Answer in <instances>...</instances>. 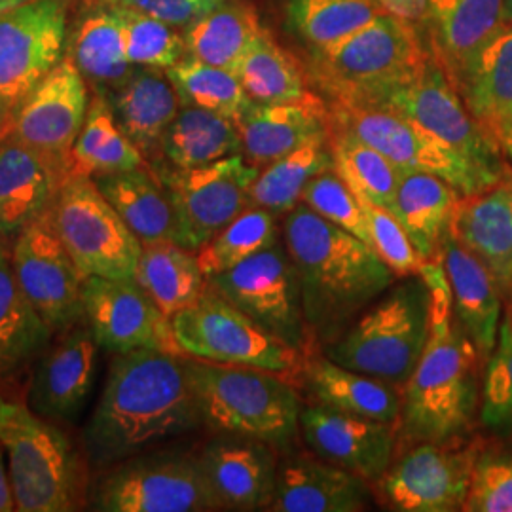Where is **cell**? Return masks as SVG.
<instances>
[{"label": "cell", "mask_w": 512, "mask_h": 512, "mask_svg": "<svg viewBox=\"0 0 512 512\" xmlns=\"http://www.w3.org/2000/svg\"><path fill=\"white\" fill-rule=\"evenodd\" d=\"M101 512L220 511L202 461L188 452H143L103 469L88 499Z\"/></svg>", "instance_id": "8"}, {"label": "cell", "mask_w": 512, "mask_h": 512, "mask_svg": "<svg viewBox=\"0 0 512 512\" xmlns=\"http://www.w3.org/2000/svg\"><path fill=\"white\" fill-rule=\"evenodd\" d=\"M461 511L512 512V450L480 452Z\"/></svg>", "instance_id": "50"}, {"label": "cell", "mask_w": 512, "mask_h": 512, "mask_svg": "<svg viewBox=\"0 0 512 512\" xmlns=\"http://www.w3.org/2000/svg\"><path fill=\"white\" fill-rule=\"evenodd\" d=\"M330 135L311 139L291 154L264 165L249 192V207H262L274 215H287L302 200L313 177L332 169Z\"/></svg>", "instance_id": "40"}, {"label": "cell", "mask_w": 512, "mask_h": 512, "mask_svg": "<svg viewBox=\"0 0 512 512\" xmlns=\"http://www.w3.org/2000/svg\"><path fill=\"white\" fill-rule=\"evenodd\" d=\"M14 114L16 107H12L10 103H6L4 99H0V145L2 141L10 135L12 126H14Z\"/></svg>", "instance_id": "54"}, {"label": "cell", "mask_w": 512, "mask_h": 512, "mask_svg": "<svg viewBox=\"0 0 512 512\" xmlns=\"http://www.w3.org/2000/svg\"><path fill=\"white\" fill-rule=\"evenodd\" d=\"M384 14L378 0H289L294 33L311 52L336 46Z\"/></svg>", "instance_id": "43"}, {"label": "cell", "mask_w": 512, "mask_h": 512, "mask_svg": "<svg viewBox=\"0 0 512 512\" xmlns=\"http://www.w3.org/2000/svg\"><path fill=\"white\" fill-rule=\"evenodd\" d=\"M300 202L306 203L311 211L372 247L363 205L348 184L334 171V167L311 179L306 190L302 192Z\"/></svg>", "instance_id": "48"}, {"label": "cell", "mask_w": 512, "mask_h": 512, "mask_svg": "<svg viewBox=\"0 0 512 512\" xmlns=\"http://www.w3.org/2000/svg\"><path fill=\"white\" fill-rule=\"evenodd\" d=\"M439 258L450 283L454 317L475 346L478 359L488 363L497 346L503 293L490 270L450 230L442 239Z\"/></svg>", "instance_id": "25"}, {"label": "cell", "mask_w": 512, "mask_h": 512, "mask_svg": "<svg viewBox=\"0 0 512 512\" xmlns=\"http://www.w3.org/2000/svg\"><path fill=\"white\" fill-rule=\"evenodd\" d=\"M97 342L88 325L61 332L35 363L29 408L54 423L74 421L88 404L97 376Z\"/></svg>", "instance_id": "21"}, {"label": "cell", "mask_w": 512, "mask_h": 512, "mask_svg": "<svg viewBox=\"0 0 512 512\" xmlns=\"http://www.w3.org/2000/svg\"><path fill=\"white\" fill-rule=\"evenodd\" d=\"M300 433L317 458L374 484L393 463L399 429L315 403L300 410Z\"/></svg>", "instance_id": "20"}, {"label": "cell", "mask_w": 512, "mask_h": 512, "mask_svg": "<svg viewBox=\"0 0 512 512\" xmlns=\"http://www.w3.org/2000/svg\"><path fill=\"white\" fill-rule=\"evenodd\" d=\"M241 154L264 167L306 145L330 135V107L315 93L289 103H251L236 120Z\"/></svg>", "instance_id": "24"}, {"label": "cell", "mask_w": 512, "mask_h": 512, "mask_svg": "<svg viewBox=\"0 0 512 512\" xmlns=\"http://www.w3.org/2000/svg\"><path fill=\"white\" fill-rule=\"evenodd\" d=\"M429 0H378V4L385 10V14L397 16V18L420 23L425 10H427Z\"/></svg>", "instance_id": "52"}, {"label": "cell", "mask_w": 512, "mask_h": 512, "mask_svg": "<svg viewBox=\"0 0 512 512\" xmlns=\"http://www.w3.org/2000/svg\"><path fill=\"white\" fill-rule=\"evenodd\" d=\"M90 101L88 82L63 55L16 107L12 135L46 158L63 177H69L74 143Z\"/></svg>", "instance_id": "17"}, {"label": "cell", "mask_w": 512, "mask_h": 512, "mask_svg": "<svg viewBox=\"0 0 512 512\" xmlns=\"http://www.w3.org/2000/svg\"><path fill=\"white\" fill-rule=\"evenodd\" d=\"M200 425L184 355L158 349L116 353L82 431V450L86 461L103 471Z\"/></svg>", "instance_id": "1"}, {"label": "cell", "mask_w": 512, "mask_h": 512, "mask_svg": "<svg viewBox=\"0 0 512 512\" xmlns=\"http://www.w3.org/2000/svg\"><path fill=\"white\" fill-rule=\"evenodd\" d=\"M450 234L494 275L505 296L512 283V181L461 198Z\"/></svg>", "instance_id": "28"}, {"label": "cell", "mask_w": 512, "mask_h": 512, "mask_svg": "<svg viewBox=\"0 0 512 512\" xmlns=\"http://www.w3.org/2000/svg\"><path fill=\"white\" fill-rule=\"evenodd\" d=\"M505 14H507V21L512 25V0H505Z\"/></svg>", "instance_id": "58"}, {"label": "cell", "mask_w": 512, "mask_h": 512, "mask_svg": "<svg viewBox=\"0 0 512 512\" xmlns=\"http://www.w3.org/2000/svg\"><path fill=\"white\" fill-rule=\"evenodd\" d=\"M207 285L291 348L302 355L310 353L313 340L285 243L275 241L238 266L209 277Z\"/></svg>", "instance_id": "13"}, {"label": "cell", "mask_w": 512, "mask_h": 512, "mask_svg": "<svg viewBox=\"0 0 512 512\" xmlns=\"http://www.w3.org/2000/svg\"><path fill=\"white\" fill-rule=\"evenodd\" d=\"M0 444L18 512H71L88 505L86 463L65 431L29 404L0 399Z\"/></svg>", "instance_id": "6"}, {"label": "cell", "mask_w": 512, "mask_h": 512, "mask_svg": "<svg viewBox=\"0 0 512 512\" xmlns=\"http://www.w3.org/2000/svg\"><path fill=\"white\" fill-rule=\"evenodd\" d=\"M19 287L55 334L84 323V275L52 228L48 211L14 238Z\"/></svg>", "instance_id": "18"}, {"label": "cell", "mask_w": 512, "mask_h": 512, "mask_svg": "<svg viewBox=\"0 0 512 512\" xmlns=\"http://www.w3.org/2000/svg\"><path fill=\"white\" fill-rule=\"evenodd\" d=\"M433 296L421 275H410L338 340L325 346L336 365L404 387L429 342Z\"/></svg>", "instance_id": "7"}, {"label": "cell", "mask_w": 512, "mask_h": 512, "mask_svg": "<svg viewBox=\"0 0 512 512\" xmlns=\"http://www.w3.org/2000/svg\"><path fill=\"white\" fill-rule=\"evenodd\" d=\"M416 442L374 482L391 511L454 512L471 490L480 446Z\"/></svg>", "instance_id": "15"}, {"label": "cell", "mask_w": 512, "mask_h": 512, "mask_svg": "<svg viewBox=\"0 0 512 512\" xmlns=\"http://www.w3.org/2000/svg\"><path fill=\"white\" fill-rule=\"evenodd\" d=\"M107 99L118 126L129 141L145 158L160 156L165 131L183 107L165 71L137 67Z\"/></svg>", "instance_id": "30"}, {"label": "cell", "mask_w": 512, "mask_h": 512, "mask_svg": "<svg viewBox=\"0 0 512 512\" xmlns=\"http://www.w3.org/2000/svg\"><path fill=\"white\" fill-rule=\"evenodd\" d=\"M480 421L501 437H512V325L503 319L480 389Z\"/></svg>", "instance_id": "47"}, {"label": "cell", "mask_w": 512, "mask_h": 512, "mask_svg": "<svg viewBox=\"0 0 512 512\" xmlns=\"http://www.w3.org/2000/svg\"><path fill=\"white\" fill-rule=\"evenodd\" d=\"M234 73L255 103H289L311 93L304 67L266 29L241 57Z\"/></svg>", "instance_id": "41"}, {"label": "cell", "mask_w": 512, "mask_h": 512, "mask_svg": "<svg viewBox=\"0 0 512 512\" xmlns=\"http://www.w3.org/2000/svg\"><path fill=\"white\" fill-rule=\"evenodd\" d=\"M372 109L391 110L412 120L475 165L492 183L511 179L503 160V148L476 122L433 57L425 61L420 73L408 84L387 95Z\"/></svg>", "instance_id": "12"}, {"label": "cell", "mask_w": 512, "mask_h": 512, "mask_svg": "<svg viewBox=\"0 0 512 512\" xmlns=\"http://www.w3.org/2000/svg\"><path fill=\"white\" fill-rule=\"evenodd\" d=\"M101 194L143 245L173 241V211L150 167L93 177Z\"/></svg>", "instance_id": "35"}, {"label": "cell", "mask_w": 512, "mask_h": 512, "mask_svg": "<svg viewBox=\"0 0 512 512\" xmlns=\"http://www.w3.org/2000/svg\"><path fill=\"white\" fill-rule=\"evenodd\" d=\"M365 478L325 459H287L277 469L272 512H359L368 509Z\"/></svg>", "instance_id": "26"}, {"label": "cell", "mask_w": 512, "mask_h": 512, "mask_svg": "<svg viewBox=\"0 0 512 512\" xmlns=\"http://www.w3.org/2000/svg\"><path fill=\"white\" fill-rule=\"evenodd\" d=\"M175 342L184 357L220 365L251 366L293 378L302 353L279 340L209 285L188 308L171 317Z\"/></svg>", "instance_id": "9"}, {"label": "cell", "mask_w": 512, "mask_h": 512, "mask_svg": "<svg viewBox=\"0 0 512 512\" xmlns=\"http://www.w3.org/2000/svg\"><path fill=\"white\" fill-rule=\"evenodd\" d=\"M302 374L317 403L370 420L399 423L403 395L395 385L336 365L327 355L308 359Z\"/></svg>", "instance_id": "34"}, {"label": "cell", "mask_w": 512, "mask_h": 512, "mask_svg": "<svg viewBox=\"0 0 512 512\" xmlns=\"http://www.w3.org/2000/svg\"><path fill=\"white\" fill-rule=\"evenodd\" d=\"M264 31L255 8L245 0H226L183 29L186 55L234 71Z\"/></svg>", "instance_id": "36"}, {"label": "cell", "mask_w": 512, "mask_h": 512, "mask_svg": "<svg viewBox=\"0 0 512 512\" xmlns=\"http://www.w3.org/2000/svg\"><path fill=\"white\" fill-rule=\"evenodd\" d=\"M454 90L501 147L512 128L511 23L478 54Z\"/></svg>", "instance_id": "32"}, {"label": "cell", "mask_w": 512, "mask_h": 512, "mask_svg": "<svg viewBox=\"0 0 512 512\" xmlns=\"http://www.w3.org/2000/svg\"><path fill=\"white\" fill-rule=\"evenodd\" d=\"M283 243L300 283L302 310L313 342L336 340L353 317L393 287L380 255L306 203L283 220Z\"/></svg>", "instance_id": "2"}, {"label": "cell", "mask_w": 512, "mask_h": 512, "mask_svg": "<svg viewBox=\"0 0 512 512\" xmlns=\"http://www.w3.org/2000/svg\"><path fill=\"white\" fill-rule=\"evenodd\" d=\"M150 167L145 154L129 141L128 135L118 126L109 99L93 93L84 126L80 129L73 154L71 175L99 177Z\"/></svg>", "instance_id": "39"}, {"label": "cell", "mask_w": 512, "mask_h": 512, "mask_svg": "<svg viewBox=\"0 0 512 512\" xmlns=\"http://www.w3.org/2000/svg\"><path fill=\"white\" fill-rule=\"evenodd\" d=\"M203 425L219 435L289 448L300 431V401L291 378L251 366L184 357Z\"/></svg>", "instance_id": "5"}, {"label": "cell", "mask_w": 512, "mask_h": 512, "mask_svg": "<svg viewBox=\"0 0 512 512\" xmlns=\"http://www.w3.org/2000/svg\"><path fill=\"white\" fill-rule=\"evenodd\" d=\"M272 211L247 207L196 255L205 277L226 272L239 262L268 249L277 241V224Z\"/></svg>", "instance_id": "45"}, {"label": "cell", "mask_w": 512, "mask_h": 512, "mask_svg": "<svg viewBox=\"0 0 512 512\" xmlns=\"http://www.w3.org/2000/svg\"><path fill=\"white\" fill-rule=\"evenodd\" d=\"M272 448L236 435H220L203 446L198 458L222 509L268 511L279 469Z\"/></svg>", "instance_id": "23"}, {"label": "cell", "mask_w": 512, "mask_h": 512, "mask_svg": "<svg viewBox=\"0 0 512 512\" xmlns=\"http://www.w3.org/2000/svg\"><path fill=\"white\" fill-rule=\"evenodd\" d=\"M63 177L10 131L0 145V239H14L54 203Z\"/></svg>", "instance_id": "27"}, {"label": "cell", "mask_w": 512, "mask_h": 512, "mask_svg": "<svg viewBox=\"0 0 512 512\" xmlns=\"http://www.w3.org/2000/svg\"><path fill=\"white\" fill-rule=\"evenodd\" d=\"M461 198L452 184L435 175L401 169L391 213L401 222L423 262L439 260L442 239L450 230Z\"/></svg>", "instance_id": "31"}, {"label": "cell", "mask_w": 512, "mask_h": 512, "mask_svg": "<svg viewBox=\"0 0 512 512\" xmlns=\"http://www.w3.org/2000/svg\"><path fill=\"white\" fill-rule=\"evenodd\" d=\"M16 511V499L12 492L10 476H8V465H6V454L0 444V512Z\"/></svg>", "instance_id": "53"}, {"label": "cell", "mask_w": 512, "mask_h": 512, "mask_svg": "<svg viewBox=\"0 0 512 512\" xmlns=\"http://www.w3.org/2000/svg\"><path fill=\"white\" fill-rule=\"evenodd\" d=\"M241 154V135L232 118L183 105L165 131L160 156L167 165L192 169Z\"/></svg>", "instance_id": "37"}, {"label": "cell", "mask_w": 512, "mask_h": 512, "mask_svg": "<svg viewBox=\"0 0 512 512\" xmlns=\"http://www.w3.org/2000/svg\"><path fill=\"white\" fill-rule=\"evenodd\" d=\"M110 6H122L152 18L162 19L165 23L183 31L192 21L202 18L226 0H90Z\"/></svg>", "instance_id": "51"}, {"label": "cell", "mask_w": 512, "mask_h": 512, "mask_svg": "<svg viewBox=\"0 0 512 512\" xmlns=\"http://www.w3.org/2000/svg\"><path fill=\"white\" fill-rule=\"evenodd\" d=\"M165 74L173 82L183 105L213 110L234 122L253 103L234 71L207 65L190 55H184Z\"/></svg>", "instance_id": "44"}, {"label": "cell", "mask_w": 512, "mask_h": 512, "mask_svg": "<svg viewBox=\"0 0 512 512\" xmlns=\"http://www.w3.org/2000/svg\"><path fill=\"white\" fill-rule=\"evenodd\" d=\"M69 0H25L0 14V99L18 107L63 59Z\"/></svg>", "instance_id": "16"}, {"label": "cell", "mask_w": 512, "mask_h": 512, "mask_svg": "<svg viewBox=\"0 0 512 512\" xmlns=\"http://www.w3.org/2000/svg\"><path fill=\"white\" fill-rule=\"evenodd\" d=\"M507 25L505 0H429L418 23L429 54L454 88Z\"/></svg>", "instance_id": "22"}, {"label": "cell", "mask_w": 512, "mask_h": 512, "mask_svg": "<svg viewBox=\"0 0 512 512\" xmlns=\"http://www.w3.org/2000/svg\"><path fill=\"white\" fill-rule=\"evenodd\" d=\"M429 57L418 23L384 14L336 46L311 52L308 71L330 105L378 107Z\"/></svg>", "instance_id": "4"}, {"label": "cell", "mask_w": 512, "mask_h": 512, "mask_svg": "<svg viewBox=\"0 0 512 512\" xmlns=\"http://www.w3.org/2000/svg\"><path fill=\"white\" fill-rule=\"evenodd\" d=\"M330 150L334 171L363 202L393 209L401 169L382 152L366 145L348 129L330 120Z\"/></svg>", "instance_id": "42"}, {"label": "cell", "mask_w": 512, "mask_h": 512, "mask_svg": "<svg viewBox=\"0 0 512 512\" xmlns=\"http://www.w3.org/2000/svg\"><path fill=\"white\" fill-rule=\"evenodd\" d=\"M505 296H507V311H505V319H509L512 325V283L511 287L507 289V293H505Z\"/></svg>", "instance_id": "57"}, {"label": "cell", "mask_w": 512, "mask_h": 512, "mask_svg": "<svg viewBox=\"0 0 512 512\" xmlns=\"http://www.w3.org/2000/svg\"><path fill=\"white\" fill-rule=\"evenodd\" d=\"M54 336V329L21 291L12 251L0 239V382L37 363Z\"/></svg>", "instance_id": "33"}, {"label": "cell", "mask_w": 512, "mask_h": 512, "mask_svg": "<svg viewBox=\"0 0 512 512\" xmlns=\"http://www.w3.org/2000/svg\"><path fill=\"white\" fill-rule=\"evenodd\" d=\"M501 148H503V152L509 156V160L512 162V128L509 129V133L503 137Z\"/></svg>", "instance_id": "55"}, {"label": "cell", "mask_w": 512, "mask_h": 512, "mask_svg": "<svg viewBox=\"0 0 512 512\" xmlns=\"http://www.w3.org/2000/svg\"><path fill=\"white\" fill-rule=\"evenodd\" d=\"M133 279L169 319L194 304L207 289L198 255L173 241L143 245Z\"/></svg>", "instance_id": "38"}, {"label": "cell", "mask_w": 512, "mask_h": 512, "mask_svg": "<svg viewBox=\"0 0 512 512\" xmlns=\"http://www.w3.org/2000/svg\"><path fill=\"white\" fill-rule=\"evenodd\" d=\"M366 224L370 230V239H372V249L380 255L389 270L397 277H410V275L420 274L421 260L414 243L404 232L401 222L397 217L387 211L384 207L372 205V203L363 202Z\"/></svg>", "instance_id": "49"}, {"label": "cell", "mask_w": 512, "mask_h": 512, "mask_svg": "<svg viewBox=\"0 0 512 512\" xmlns=\"http://www.w3.org/2000/svg\"><path fill=\"white\" fill-rule=\"evenodd\" d=\"M124 23L126 54L135 67L167 71L186 55L183 33L162 19L116 6Z\"/></svg>", "instance_id": "46"}, {"label": "cell", "mask_w": 512, "mask_h": 512, "mask_svg": "<svg viewBox=\"0 0 512 512\" xmlns=\"http://www.w3.org/2000/svg\"><path fill=\"white\" fill-rule=\"evenodd\" d=\"M21 2H25V0H0V14L10 10V8H14V6H18Z\"/></svg>", "instance_id": "56"}, {"label": "cell", "mask_w": 512, "mask_h": 512, "mask_svg": "<svg viewBox=\"0 0 512 512\" xmlns=\"http://www.w3.org/2000/svg\"><path fill=\"white\" fill-rule=\"evenodd\" d=\"M258 173L260 167L243 154L192 169L158 167L156 175L173 211V243L198 253L249 207Z\"/></svg>", "instance_id": "11"}, {"label": "cell", "mask_w": 512, "mask_h": 512, "mask_svg": "<svg viewBox=\"0 0 512 512\" xmlns=\"http://www.w3.org/2000/svg\"><path fill=\"white\" fill-rule=\"evenodd\" d=\"M67 57L84 76L93 93L109 95L133 71L126 54L124 23L116 6L90 2L80 12L67 37Z\"/></svg>", "instance_id": "29"}, {"label": "cell", "mask_w": 512, "mask_h": 512, "mask_svg": "<svg viewBox=\"0 0 512 512\" xmlns=\"http://www.w3.org/2000/svg\"><path fill=\"white\" fill-rule=\"evenodd\" d=\"M84 323L97 346L110 353L158 349L183 355L175 342L171 319L139 283L129 279L86 277L82 285Z\"/></svg>", "instance_id": "19"}, {"label": "cell", "mask_w": 512, "mask_h": 512, "mask_svg": "<svg viewBox=\"0 0 512 512\" xmlns=\"http://www.w3.org/2000/svg\"><path fill=\"white\" fill-rule=\"evenodd\" d=\"M48 217L84 277H135L143 243L101 194L92 177L69 175L61 183Z\"/></svg>", "instance_id": "10"}, {"label": "cell", "mask_w": 512, "mask_h": 512, "mask_svg": "<svg viewBox=\"0 0 512 512\" xmlns=\"http://www.w3.org/2000/svg\"><path fill=\"white\" fill-rule=\"evenodd\" d=\"M433 296L431 334L420 363L404 384L397 429L408 442H452L471 431L480 408L475 346L459 327L442 262H423Z\"/></svg>", "instance_id": "3"}, {"label": "cell", "mask_w": 512, "mask_h": 512, "mask_svg": "<svg viewBox=\"0 0 512 512\" xmlns=\"http://www.w3.org/2000/svg\"><path fill=\"white\" fill-rule=\"evenodd\" d=\"M330 120L348 129L366 145L382 152L399 169L435 175L452 184L463 198L495 186L429 131L391 110L330 105Z\"/></svg>", "instance_id": "14"}]
</instances>
